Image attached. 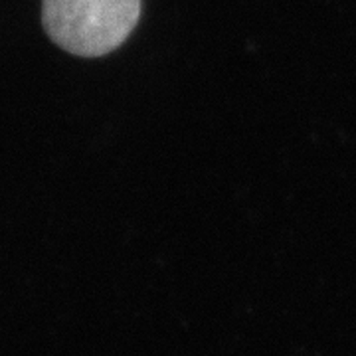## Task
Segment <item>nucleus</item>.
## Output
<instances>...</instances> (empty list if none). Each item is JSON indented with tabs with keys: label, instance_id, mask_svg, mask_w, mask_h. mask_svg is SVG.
<instances>
[{
	"label": "nucleus",
	"instance_id": "obj_1",
	"mask_svg": "<svg viewBox=\"0 0 356 356\" xmlns=\"http://www.w3.org/2000/svg\"><path fill=\"white\" fill-rule=\"evenodd\" d=\"M140 16V0H44V28L60 48L99 58L119 48Z\"/></svg>",
	"mask_w": 356,
	"mask_h": 356
}]
</instances>
